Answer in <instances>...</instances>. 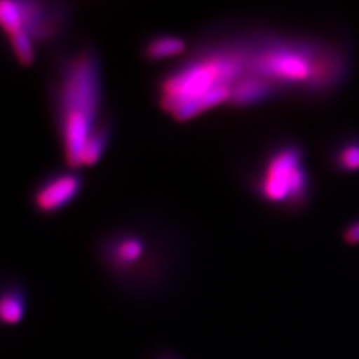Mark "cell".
Masks as SVG:
<instances>
[{
  "instance_id": "2",
  "label": "cell",
  "mask_w": 359,
  "mask_h": 359,
  "mask_svg": "<svg viewBox=\"0 0 359 359\" xmlns=\"http://www.w3.org/2000/svg\"><path fill=\"white\" fill-rule=\"evenodd\" d=\"M102 74L93 50L83 48L60 67L55 92V118L65 161L71 170H80L88 138L102 125Z\"/></svg>"
},
{
  "instance_id": "11",
  "label": "cell",
  "mask_w": 359,
  "mask_h": 359,
  "mask_svg": "<svg viewBox=\"0 0 359 359\" xmlns=\"http://www.w3.org/2000/svg\"><path fill=\"white\" fill-rule=\"evenodd\" d=\"M109 126L108 123H102L92 137L88 138L83 156H81V168H90L96 165L100 157H102L108 149V144H109Z\"/></svg>"
},
{
  "instance_id": "3",
  "label": "cell",
  "mask_w": 359,
  "mask_h": 359,
  "mask_svg": "<svg viewBox=\"0 0 359 359\" xmlns=\"http://www.w3.org/2000/svg\"><path fill=\"white\" fill-rule=\"evenodd\" d=\"M247 74L271 83L277 90L325 92L344 72V62L331 48L297 39H268L245 45Z\"/></svg>"
},
{
  "instance_id": "10",
  "label": "cell",
  "mask_w": 359,
  "mask_h": 359,
  "mask_svg": "<svg viewBox=\"0 0 359 359\" xmlns=\"http://www.w3.org/2000/svg\"><path fill=\"white\" fill-rule=\"evenodd\" d=\"M187 50L183 38L174 35H159L151 38L144 47V57L150 62H163L180 57Z\"/></svg>"
},
{
  "instance_id": "13",
  "label": "cell",
  "mask_w": 359,
  "mask_h": 359,
  "mask_svg": "<svg viewBox=\"0 0 359 359\" xmlns=\"http://www.w3.org/2000/svg\"><path fill=\"white\" fill-rule=\"evenodd\" d=\"M344 240L351 244H359V220L346 229Z\"/></svg>"
},
{
  "instance_id": "7",
  "label": "cell",
  "mask_w": 359,
  "mask_h": 359,
  "mask_svg": "<svg viewBox=\"0 0 359 359\" xmlns=\"http://www.w3.org/2000/svg\"><path fill=\"white\" fill-rule=\"evenodd\" d=\"M105 261L114 273L132 274L141 269L149 255V243L141 233L120 232L108 240L105 249Z\"/></svg>"
},
{
  "instance_id": "5",
  "label": "cell",
  "mask_w": 359,
  "mask_h": 359,
  "mask_svg": "<svg viewBox=\"0 0 359 359\" xmlns=\"http://www.w3.org/2000/svg\"><path fill=\"white\" fill-rule=\"evenodd\" d=\"M256 190L268 204L294 205L309 194V174L298 145L286 144L269 154L256 180Z\"/></svg>"
},
{
  "instance_id": "9",
  "label": "cell",
  "mask_w": 359,
  "mask_h": 359,
  "mask_svg": "<svg viewBox=\"0 0 359 359\" xmlns=\"http://www.w3.org/2000/svg\"><path fill=\"white\" fill-rule=\"evenodd\" d=\"M27 297L25 287L13 285L0 289V323L17 325L26 316Z\"/></svg>"
},
{
  "instance_id": "4",
  "label": "cell",
  "mask_w": 359,
  "mask_h": 359,
  "mask_svg": "<svg viewBox=\"0 0 359 359\" xmlns=\"http://www.w3.org/2000/svg\"><path fill=\"white\" fill-rule=\"evenodd\" d=\"M65 25L66 13L60 5L0 0V30L22 66L35 62L38 47L57 38Z\"/></svg>"
},
{
  "instance_id": "14",
  "label": "cell",
  "mask_w": 359,
  "mask_h": 359,
  "mask_svg": "<svg viewBox=\"0 0 359 359\" xmlns=\"http://www.w3.org/2000/svg\"><path fill=\"white\" fill-rule=\"evenodd\" d=\"M154 359H182V358H180L178 355H175V353L165 352V353H162V355H159V356H156Z\"/></svg>"
},
{
  "instance_id": "6",
  "label": "cell",
  "mask_w": 359,
  "mask_h": 359,
  "mask_svg": "<svg viewBox=\"0 0 359 359\" xmlns=\"http://www.w3.org/2000/svg\"><path fill=\"white\" fill-rule=\"evenodd\" d=\"M83 189L81 177L72 172H55L41 182L33 194V205L41 215H54L75 201Z\"/></svg>"
},
{
  "instance_id": "12",
  "label": "cell",
  "mask_w": 359,
  "mask_h": 359,
  "mask_svg": "<svg viewBox=\"0 0 359 359\" xmlns=\"http://www.w3.org/2000/svg\"><path fill=\"white\" fill-rule=\"evenodd\" d=\"M335 165L346 172L359 171V140L347 141L337 150Z\"/></svg>"
},
{
  "instance_id": "8",
  "label": "cell",
  "mask_w": 359,
  "mask_h": 359,
  "mask_svg": "<svg viewBox=\"0 0 359 359\" xmlns=\"http://www.w3.org/2000/svg\"><path fill=\"white\" fill-rule=\"evenodd\" d=\"M276 93L277 88L271 83H268L257 75L245 74L232 86L229 105L238 108L253 107L265 102L266 99L274 96Z\"/></svg>"
},
{
  "instance_id": "1",
  "label": "cell",
  "mask_w": 359,
  "mask_h": 359,
  "mask_svg": "<svg viewBox=\"0 0 359 359\" xmlns=\"http://www.w3.org/2000/svg\"><path fill=\"white\" fill-rule=\"evenodd\" d=\"M245 74V45L228 43L208 48L163 78L159 104L177 121L194 120L229 104L232 86Z\"/></svg>"
}]
</instances>
